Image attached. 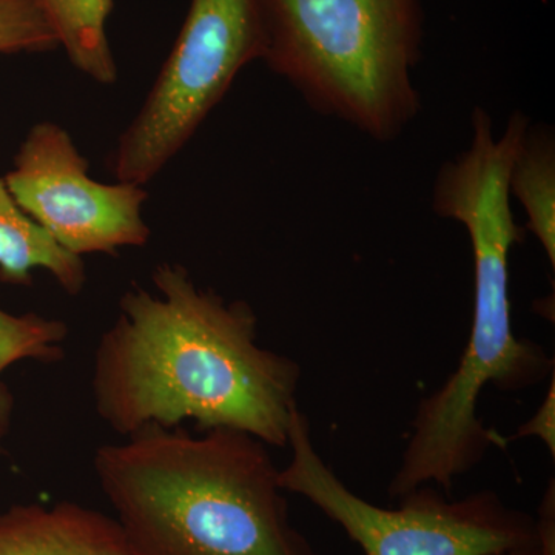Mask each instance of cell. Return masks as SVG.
<instances>
[{
	"instance_id": "cell-1",
	"label": "cell",
	"mask_w": 555,
	"mask_h": 555,
	"mask_svg": "<svg viewBox=\"0 0 555 555\" xmlns=\"http://www.w3.org/2000/svg\"><path fill=\"white\" fill-rule=\"evenodd\" d=\"M152 281L155 294L124 292L98 343L91 393L102 422L122 437L192 422L286 448L297 361L259 346L254 309L199 287L184 266L160 262Z\"/></svg>"
},
{
	"instance_id": "cell-2",
	"label": "cell",
	"mask_w": 555,
	"mask_h": 555,
	"mask_svg": "<svg viewBox=\"0 0 555 555\" xmlns=\"http://www.w3.org/2000/svg\"><path fill=\"white\" fill-rule=\"evenodd\" d=\"M93 467L133 555H320L268 444L243 430L145 426Z\"/></svg>"
},
{
	"instance_id": "cell-3",
	"label": "cell",
	"mask_w": 555,
	"mask_h": 555,
	"mask_svg": "<svg viewBox=\"0 0 555 555\" xmlns=\"http://www.w3.org/2000/svg\"><path fill=\"white\" fill-rule=\"evenodd\" d=\"M261 61L310 107L392 141L416 118L420 0H259Z\"/></svg>"
},
{
	"instance_id": "cell-4",
	"label": "cell",
	"mask_w": 555,
	"mask_h": 555,
	"mask_svg": "<svg viewBox=\"0 0 555 555\" xmlns=\"http://www.w3.org/2000/svg\"><path fill=\"white\" fill-rule=\"evenodd\" d=\"M287 447L292 456L280 469L281 488L308 499L366 555H509L537 540L535 518L491 491L448 500L420 486L401 496L396 509L361 499L318 454L308 416L298 406Z\"/></svg>"
},
{
	"instance_id": "cell-5",
	"label": "cell",
	"mask_w": 555,
	"mask_h": 555,
	"mask_svg": "<svg viewBox=\"0 0 555 555\" xmlns=\"http://www.w3.org/2000/svg\"><path fill=\"white\" fill-rule=\"evenodd\" d=\"M264 49L259 0H192L144 104L107 156L115 181L147 185L192 141Z\"/></svg>"
},
{
	"instance_id": "cell-6",
	"label": "cell",
	"mask_w": 555,
	"mask_h": 555,
	"mask_svg": "<svg viewBox=\"0 0 555 555\" xmlns=\"http://www.w3.org/2000/svg\"><path fill=\"white\" fill-rule=\"evenodd\" d=\"M3 179L22 210L76 257H119L152 236L144 185L91 178L89 160L60 124L33 126Z\"/></svg>"
},
{
	"instance_id": "cell-7",
	"label": "cell",
	"mask_w": 555,
	"mask_h": 555,
	"mask_svg": "<svg viewBox=\"0 0 555 555\" xmlns=\"http://www.w3.org/2000/svg\"><path fill=\"white\" fill-rule=\"evenodd\" d=\"M0 555H133L115 517L80 503L0 511Z\"/></svg>"
},
{
	"instance_id": "cell-8",
	"label": "cell",
	"mask_w": 555,
	"mask_h": 555,
	"mask_svg": "<svg viewBox=\"0 0 555 555\" xmlns=\"http://www.w3.org/2000/svg\"><path fill=\"white\" fill-rule=\"evenodd\" d=\"M36 269L47 270L69 297H78L86 287L83 259L69 254L36 224L0 178V281L10 286H33Z\"/></svg>"
},
{
	"instance_id": "cell-9",
	"label": "cell",
	"mask_w": 555,
	"mask_h": 555,
	"mask_svg": "<svg viewBox=\"0 0 555 555\" xmlns=\"http://www.w3.org/2000/svg\"><path fill=\"white\" fill-rule=\"evenodd\" d=\"M73 67L100 86H115L119 69L107 36L113 0H36Z\"/></svg>"
},
{
	"instance_id": "cell-10",
	"label": "cell",
	"mask_w": 555,
	"mask_h": 555,
	"mask_svg": "<svg viewBox=\"0 0 555 555\" xmlns=\"http://www.w3.org/2000/svg\"><path fill=\"white\" fill-rule=\"evenodd\" d=\"M509 193L528 217L526 230L555 266V142L553 130L529 124L509 173Z\"/></svg>"
},
{
	"instance_id": "cell-11",
	"label": "cell",
	"mask_w": 555,
	"mask_h": 555,
	"mask_svg": "<svg viewBox=\"0 0 555 555\" xmlns=\"http://www.w3.org/2000/svg\"><path fill=\"white\" fill-rule=\"evenodd\" d=\"M68 335L67 323L57 318L33 312L14 315L0 309V377L21 361L60 363L65 357L64 343ZM13 412L14 396L0 379V454H3V443L10 434Z\"/></svg>"
},
{
	"instance_id": "cell-12",
	"label": "cell",
	"mask_w": 555,
	"mask_h": 555,
	"mask_svg": "<svg viewBox=\"0 0 555 555\" xmlns=\"http://www.w3.org/2000/svg\"><path fill=\"white\" fill-rule=\"evenodd\" d=\"M56 49V35L36 0H0V54Z\"/></svg>"
},
{
	"instance_id": "cell-13",
	"label": "cell",
	"mask_w": 555,
	"mask_h": 555,
	"mask_svg": "<svg viewBox=\"0 0 555 555\" xmlns=\"http://www.w3.org/2000/svg\"><path fill=\"white\" fill-rule=\"evenodd\" d=\"M537 437L545 443L551 456L555 455V379L551 375V385L547 389L545 400L537 409L528 423L518 427L516 436L503 438L505 444L518 438Z\"/></svg>"
},
{
	"instance_id": "cell-14",
	"label": "cell",
	"mask_w": 555,
	"mask_h": 555,
	"mask_svg": "<svg viewBox=\"0 0 555 555\" xmlns=\"http://www.w3.org/2000/svg\"><path fill=\"white\" fill-rule=\"evenodd\" d=\"M537 539H539L540 555H555V491L554 480L547 486L535 518Z\"/></svg>"
},
{
	"instance_id": "cell-15",
	"label": "cell",
	"mask_w": 555,
	"mask_h": 555,
	"mask_svg": "<svg viewBox=\"0 0 555 555\" xmlns=\"http://www.w3.org/2000/svg\"><path fill=\"white\" fill-rule=\"evenodd\" d=\"M509 555H540L539 539H537L534 543H531V545L514 551V553Z\"/></svg>"
}]
</instances>
